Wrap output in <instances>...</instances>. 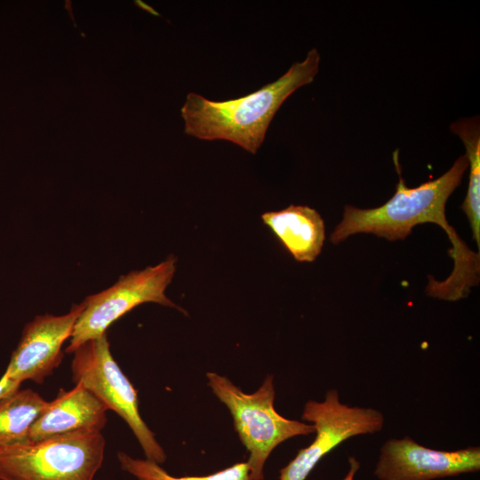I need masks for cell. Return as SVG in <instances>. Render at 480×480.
Wrapping results in <instances>:
<instances>
[{
	"mask_svg": "<svg viewBox=\"0 0 480 480\" xmlns=\"http://www.w3.org/2000/svg\"><path fill=\"white\" fill-rule=\"evenodd\" d=\"M399 181L394 196L381 206L359 209L352 205L344 208L341 221L330 236L339 244L358 233L373 234L388 241L404 240L412 228L423 223H436L447 234L452 248L449 251L454 260L453 270L442 282L428 276L426 288L428 296L455 301L465 298L473 286L478 284L480 254L470 250L449 224L445 205L449 196L459 187L468 162L465 155L439 178L410 188L401 175L398 153L393 155Z\"/></svg>",
	"mask_w": 480,
	"mask_h": 480,
	"instance_id": "6da1fadb",
	"label": "cell"
},
{
	"mask_svg": "<svg viewBox=\"0 0 480 480\" xmlns=\"http://www.w3.org/2000/svg\"><path fill=\"white\" fill-rule=\"evenodd\" d=\"M73 353L76 384L87 388L128 424L148 460L164 463L166 454L142 420L136 389L114 359L107 335L84 342Z\"/></svg>",
	"mask_w": 480,
	"mask_h": 480,
	"instance_id": "8992f818",
	"label": "cell"
},
{
	"mask_svg": "<svg viewBox=\"0 0 480 480\" xmlns=\"http://www.w3.org/2000/svg\"><path fill=\"white\" fill-rule=\"evenodd\" d=\"M261 220L297 261L312 262L320 254L325 228L315 209L291 204L280 211L263 213Z\"/></svg>",
	"mask_w": 480,
	"mask_h": 480,
	"instance_id": "8fae6325",
	"label": "cell"
},
{
	"mask_svg": "<svg viewBox=\"0 0 480 480\" xmlns=\"http://www.w3.org/2000/svg\"><path fill=\"white\" fill-rule=\"evenodd\" d=\"M105 452L101 432L0 448V480H93Z\"/></svg>",
	"mask_w": 480,
	"mask_h": 480,
	"instance_id": "277c9868",
	"label": "cell"
},
{
	"mask_svg": "<svg viewBox=\"0 0 480 480\" xmlns=\"http://www.w3.org/2000/svg\"><path fill=\"white\" fill-rule=\"evenodd\" d=\"M479 470V446L439 451L405 436L383 444L373 473L379 480H434Z\"/></svg>",
	"mask_w": 480,
	"mask_h": 480,
	"instance_id": "ba28073f",
	"label": "cell"
},
{
	"mask_svg": "<svg viewBox=\"0 0 480 480\" xmlns=\"http://www.w3.org/2000/svg\"><path fill=\"white\" fill-rule=\"evenodd\" d=\"M176 261L170 255L156 266L121 276L111 287L86 297L66 352L73 353L84 342L106 334L116 320L140 304L155 302L184 311L165 294L176 271Z\"/></svg>",
	"mask_w": 480,
	"mask_h": 480,
	"instance_id": "5b68a950",
	"label": "cell"
},
{
	"mask_svg": "<svg viewBox=\"0 0 480 480\" xmlns=\"http://www.w3.org/2000/svg\"><path fill=\"white\" fill-rule=\"evenodd\" d=\"M47 404L29 388L0 398V448L28 442L29 429Z\"/></svg>",
	"mask_w": 480,
	"mask_h": 480,
	"instance_id": "7c38bea8",
	"label": "cell"
},
{
	"mask_svg": "<svg viewBox=\"0 0 480 480\" xmlns=\"http://www.w3.org/2000/svg\"><path fill=\"white\" fill-rule=\"evenodd\" d=\"M207 385L228 409L240 441L249 452L246 461L251 480L264 479V465L272 451L281 443L297 436L315 433L312 424L290 420L274 407V378L267 375L260 388L244 393L228 378L206 372Z\"/></svg>",
	"mask_w": 480,
	"mask_h": 480,
	"instance_id": "3957f363",
	"label": "cell"
},
{
	"mask_svg": "<svg viewBox=\"0 0 480 480\" xmlns=\"http://www.w3.org/2000/svg\"><path fill=\"white\" fill-rule=\"evenodd\" d=\"M117 458L122 469L132 475L137 480H251L247 462H238L206 476H174L160 464L148 459H136L122 452H118Z\"/></svg>",
	"mask_w": 480,
	"mask_h": 480,
	"instance_id": "5bb4252c",
	"label": "cell"
},
{
	"mask_svg": "<svg viewBox=\"0 0 480 480\" xmlns=\"http://www.w3.org/2000/svg\"><path fill=\"white\" fill-rule=\"evenodd\" d=\"M82 310L80 303L65 315L45 314L27 324L4 373L19 383L31 380L42 384L61 363L62 345L70 338Z\"/></svg>",
	"mask_w": 480,
	"mask_h": 480,
	"instance_id": "9c48e42d",
	"label": "cell"
},
{
	"mask_svg": "<svg viewBox=\"0 0 480 480\" xmlns=\"http://www.w3.org/2000/svg\"><path fill=\"white\" fill-rule=\"evenodd\" d=\"M452 132L459 135L465 145L469 165V181L461 209L466 214L473 238L480 249V131L476 118L465 119L452 124Z\"/></svg>",
	"mask_w": 480,
	"mask_h": 480,
	"instance_id": "4fadbf2b",
	"label": "cell"
},
{
	"mask_svg": "<svg viewBox=\"0 0 480 480\" xmlns=\"http://www.w3.org/2000/svg\"><path fill=\"white\" fill-rule=\"evenodd\" d=\"M319 63L320 54L313 48L277 80L235 100L213 101L188 93L180 109L185 133L204 140H228L256 154L281 105L297 89L313 82Z\"/></svg>",
	"mask_w": 480,
	"mask_h": 480,
	"instance_id": "7a4b0ae2",
	"label": "cell"
},
{
	"mask_svg": "<svg viewBox=\"0 0 480 480\" xmlns=\"http://www.w3.org/2000/svg\"><path fill=\"white\" fill-rule=\"evenodd\" d=\"M349 468L342 480H355L356 475L360 468V462L353 456L348 458Z\"/></svg>",
	"mask_w": 480,
	"mask_h": 480,
	"instance_id": "2e32d148",
	"label": "cell"
},
{
	"mask_svg": "<svg viewBox=\"0 0 480 480\" xmlns=\"http://www.w3.org/2000/svg\"><path fill=\"white\" fill-rule=\"evenodd\" d=\"M108 408L80 384L71 390L61 389L32 424L28 442L80 433L101 432Z\"/></svg>",
	"mask_w": 480,
	"mask_h": 480,
	"instance_id": "30bf717a",
	"label": "cell"
},
{
	"mask_svg": "<svg viewBox=\"0 0 480 480\" xmlns=\"http://www.w3.org/2000/svg\"><path fill=\"white\" fill-rule=\"evenodd\" d=\"M20 384L4 373L0 378V398L19 389Z\"/></svg>",
	"mask_w": 480,
	"mask_h": 480,
	"instance_id": "9a60e30c",
	"label": "cell"
},
{
	"mask_svg": "<svg viewBox=\"0 0 480 480\" xmlns=\"http://www.w3.org/2000/svg\"><path fill=\"white\" fill-rule=\"evenodd\" d=\"M301 419L313 425L316 437L280 470L279 480H306L321 459L350 437L375 434L384 426L383 414L373 408L349 406L340 401L337 389L324 400H308Z\"/></svg>",
	"mask_w": 480,
	"mask_h": 480,
	"instance_id": "52a82bcc",
	"label": "cell"
}]
</instances>
